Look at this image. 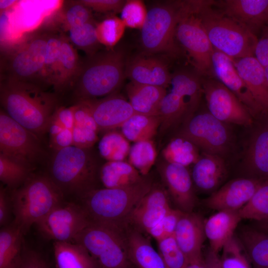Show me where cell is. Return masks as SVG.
<instances>
[{"label":"cell","mask_w":268,"mask_h":268,"mask_svg":"<svg viewBox=\"0 0 268 268\" xmlns=\"http://www.w3.org/2000/svg\"><path fill=\"white\" fill-rule=\"evenodd\" d=\"M0 100L9 117L40 137L58 108L56 94L35 84L7 79L1 81Z\"/></svg>","instance_id":"1"},{"label":"cell","mask_w":268,"mask_h":268,"mask_svg":"<svg viewBox=\"0 0 268 268\" xmlns=\"http://www.w3.org/2000/svg\"><path fill=\"white\" fill-rule=\"evenodd\" d=\"M153 183L147 175L132 186L120 188L95 189L78 199L91 224L119 233L128 226L130 216Z\"/></svg>","instance_id":"2"},{"label":"cell","mask_w":268,"mask_h":268,"mask_svg":"<svg viewBox=\"0 0 268 268\" xmlns=\"http://www.w3.org/2000/svg\"><path fill=\"white\" fill-rule=\"evenodd\" d=\"M126 67L125 55L120 49L89 56L81 62L72 85L77 102L112 94L126 77Z\"/></svg>","instance_id":"3"},{"label":"cell","mask_w":268,"mask_h":268,"mask_svg":"<svg viewBox=\"0 0 268 268\" xmlns=\"http://www.w3.org/2000/svg\"><path fill=\"white\" fill-rule=\"evenodd\" d=\"M88 149L72 145L56 150L47 175L65 197L78 199L96 189L99 171Z\"/></svg>","instance_id":"4"},{"label":"cell","mask_w":268,"mask_h":268,"mask_svg":"<svg viewBox=\"0 0 268 268\" xmlns=\"http://www.w3.org/2000/svg\"><path fill=\"white\" fill-rule=\"evenodd\" d=\"M14 218L24 235L30 227L62 203L65 196L48 175L32 174L19 187L10 190Z\"/></svg>","instance_id":"5"},{"label":"cell","mask_w":268,"mask_h":268,"mask_svg":"<svg viewBox=\"0 0 268 268\" xmlns=\"http://www.w3.org/2000/svg\"><path fill=\"white\" fill-rule=\"evenodd\" d=\"M213 2L203 0L198 12L213 48L232 60L254 56L257 36L223 13Z\"/></svg>","instance_id":"6"},{"label":"cell","mask_w":268,"mask_h":268,"mask_svg":"<svg viewBox=\"0 0 268 268\" xmlns=\"http://www.w3.org/2000/svg\"><path fill=\"white\" fill-rule=\"evenodd\" d=\"M196 0L166 1L147 10L140 36L142 47L146 52L164 53L173 56L180 53L176 29L182 16L194 5Z\"/></svg>","instance_id":"7"},{"label":"cell","mask_w":268,"mask_h":268,"mask_svg":"<svg viewBox=\"0 0 268 268\" xmlns=\"http://www.w3.org/2000/svg\"><path fill=\"white\" fill-rule=\"evenodd\" d=\"M201 79L194 69L182 68L171 74V89L164 96L159 109L161 131L180 122L184 123L195 114L202 94Z\"/></svg>","instance_id":"8"},{"label":"cell","mask_w":268,"mask_h":268,"mask_svg":"<svg viewBox=\"0 0 268 268\" xmlns=\"http://www.w3.org/2000/svg\"><path fill=\"white\" fill-rule=\"evenodd\" d=\"M203 0L194 5L179 20L175 32L178 43L187 52L194 69L201 76L213 77L212 56L214 50L199 15Z\"/></svg>","instance_id":"9"},{"label":"cell","mask_w":268,"mask_h":268,"mask_svg":"<svg viewBox=\"0 0 268 268\" xmlns=\"http://www.w3.org/2000/svg\"><path fill=\"white\" fill-rule=\"evenodd\" d=\"M95 260L98 268H134L122 234L107 227L90 224L76 237Z\"/></svg>","instance_id":"10"},{"label":"cell","mask_w":268,"mask_h":268,"mask_svg":"<svg viewBox=\"0 0 268 268\" xmlns=\"http://www.w3.org/2000/svg\"><path fill=\"white\" fill-rule=\"evenodd\" d=\"M0 153L33 171L46 157L40 137L0 112Z\"/></svg>","instance_id":"11"},{"label":"cell","mask_w":268,"mask_h":268,"mask_svg":"<svg viewBox=\"0 0 268 268\" xmlns=\"http://www.w3.org/2000/svg\"><path fill=\"white\" fill-rule=\"evenodd\" d=\"M49 34L46 32L32 34L15 47L5 58L3 79L40 86Z\"/></svg>","instance_id":"12"},{"label":"cell","mask_w":268,"mask_h":268,"mask_svg":"<svg viewBox=\"0 0 268 268\" xmlns=\"http://www.w3.org/2000/svg\"><path fill=\"white\" fill-rule=\"evenodd\" d=\"M90 224L87 214L78 202L65 201L35 225L47 239L74 242L77 235Z\"/></svg>","instance_id":"13"},{"label":"cell","mask_w":268,"mask_h":268,"mask_svg":"<svg viewBox=\"0 0 268 268\" xmlns=\"http://www.w3.org/2000/svg\"><path fill=\"white\" fill-rule=\"evenodd\" d=\"M227 124L209 112L194 114L179 134L194 143L202 152L221 156L227 149L230 133Z\"/></svg>","instance_id":"14"},{"label":"cell","mask_w":268,"mask_h":268,"mask_svg":"<svg viewBox=\"0 0 268 268\" xmlns=\"http://www.w3.org/2000/svg\"><path fill=\"white\" fill-rule=\"evenodd\" d=\"M202 94L208 112L226 123L249 126L253 117L236 96L213 77L201 76Z\"/></svg>","instance_id":"15"},{"label":"cell","mask_w":268,"mask_h":268,"mask_svg":"<svg viewBox=\"0 0 268 268\" xmlns=\"http://www.w3.org/2000/svg\"><path fill=\"white\" fill-rule=\"evenodd\" d=\"M158 170L167 193L177 209L184 212H193L196 197L187 167L165 161L160 165Z\"/></svg>","instance_id":"16"},{"label":"cell","mask_w":268,"mask_h":268,"mask_svg":"<svg viewBox=\"0 0 268 268\" xmlns=\"http://www.w3.org/2000/svg\"><path fill=\"white\" fill-rule=\"evenodd\" d=\"M212 70L213 77L231 91L253 117L265 113L238 73L233 60L214 49L212 56Z\"/></svg>","instance_id":"17"},{"label":"cell","mask_w":268,"mask_h":268,"mask_svg":"<svg viewBox=\"0 0 268 268\" xmlns=\"http://www.w3.org/2000/svg\"><path fill=\"white\" fill-rule=\"evenodd\" d=\"M171 208L167 191L159 185L153 184L132 211L128 226L147 233L163 218Z\"/></svg>","instance_id":"18"},{"label":"cell","mask_w":268,"mask_h":268,"mask_svg":"<svg viewBox=\"0 0 268 268\" xmlns=\"http://www.w3.org/2000/svg\"><path fill=\"white\" fill-rule=\"evenodd\" d=\"M213 4L256 36L268 24V0H220Z\"/></svg>","instance_id":"19"},{"label":"cell","mask_w":268,"mask_h":268,"mask_svg":"<svg viewBox=\"0 0 268 268\" xmlns=\"http://www.w3.org/2000/svg\"><path fill=\"white\" fill-rule=\"evenodd\" d=\"M263 181L254 178L233 179L213 192L204 203L208 208L217 211L239 210L248 202Z\"/></svg>","instance_id":"20"},{"label":"cell","mask_w":268,"mask_h":268,"mask_svg":"<svg viewBox=\"0 0 268 268\" xmlns=\"http://www.w3.org/2000/svg\"><path fill=\"white\" fill-rule=\"evenodd\" d=\"M83 101L88 106L99 131L121 128L136 114L129 101L118 95L111 94L102 99Z\"/></svg>","instance_id":"21"},{"label":"cell","mask_w":268,"mask_h":268,"mask_svg":"<svg viewBox=\"0 0 268 268\" xmlns=\"http://www.w3.org/2000/svg\"><path fill=\"white\" fill-rule=\"evenodd\" d=\"M126 76L131 81L164 88L170 84L171 73L167 65L151 55H138L126 64Z\"/></svg>","instance_id":"22"},{"label":"cell","mask_w":268,"mask_h":268,"mask_svg":"<svg viewBox=\"0 0 268 268\" xmlns=\"http://www.w3.org/2000/svg\"><path fill=\"white\" fill-rule=\"evenodd\" d=\"M204 220L193 212H183L177 223L174 236L188 261L202 256L205 237Z\"/></svg>","instance_id":"23"},{"label":"cell","mask_w":268,"mask_h":268,"mask_svg":"<svg viewBox=\"0 0 268 268\" xmlns=\"http://www.w3.org/2000/svg\"><path fill=\"white\" fill-rule=\"evenodd\" d=\"M129 258L137 268H166L149 239L142 232L128 226L123 233Z\"/></svg>","instance_id":"24"},{"label":"cell","mask_w":268,"mask_h":268,"mask_svg":"<svg viewBox=\"0 0 268 268\" xmlns=\"http://www.w3.org/2000/svg\"><path fill=\"white\" fill-rule=\"evenodd\" d=\"M236 68L256 103L268 112V85L264 67L254 56L233 60Z\"/></svg>","instance_id":"25"},{"label":"cell","mask_w":268,"mask_h":268,"mask_svg":"<svg viewBox=\"0 0 268 268\" xmlns=\"http://www.w3.org/2000/svg\"><path fill=\"white\" fill-rule=\"evenodd\" d=\"M241 220L239 210H220L204 220V232L210 249L218 254L234 235V231Z\"/></svg>","instance_id":"26"},{"label":"cell","mask_w":268,"mask_h":268,"mask_svg":"<svg viewBox=\"0 0 268 268\" xmlns=\"http://www.w3.org/2000/svg\"><path fill=\"white\" fill-rule=\"evenodd\" d=\"M226 174L225 164L221 156L202 152L194 164L191 176L199 189L209 192L215 191Z\"/></svg>","instance_id":"27"},{"label":"cell","mask_w":268,"mask_h":268,"mask_svg":"<svg viewBox=\"0 0 268 268\" xmlns=\"http://www.w3.org/2000/svg\"><path fill=\"white\" fill-rule=\"evenodd\" d=\"M126 89L129 102L136 114L158 115L161 101L167 93L166 88L131 81Z\"/></svg>","instance_id":"28"},{"label":"cell","mask_w":268,"mask_h":268,"mask_svg":"<svg viewBox=\"0 0 268 268\" xmlns=\"http://www.w3.org/2000/svg\"><path fill=\"white\" fill-rule=\"evenodd\" d=\"M24 234L13 221L0 231V268H19L22 261Z\"/></svg>","instance_id":"29"},{"label":"cell","mask_w":268,"mask_h":268,"mask_svg":"<svg viewBox=\"0 0 268 268\" xmlns=\"http://www.w3.org/2000/svg\"><path fill=\"white\" fill-rule=\"evenodd\" d=\"M53 251L57 268H98L95 260L80 244L54 241Z\"/></svg>","instance_id":"30"},{"label":"cell","mask_w":268,"mask_h":268,"mask_svg":"<svg viewBox=\"0 0 268 268\" xmlns=\"http://www.w3.org/2000/svg\"><path fill=\"white\" fill-rule=\"evenodd\" d=\"M72 108L74 117L72 130L73 145L89 148L97 140L98 127L85 102H78L72 106Z\"/></svg>","instance_id":"31"},{"label":"cell","mask_w":268,"mask_h":268,"mask_svg":"<svg viewBox=\"0 0 268 268\" xmlns=\"http://www.w3.org/2000/svg\"><path fill=\"white\" fill-rule=\"evenodd\" d=\"M142 176L132 164L124 161L105 163L99 170V178L106 188L132 186L141 181Z\"/></svg>","instance_id":"32"},{"label":"cell","mask_w":268,"mask_h":268,"mask_svg":"<svg viewBox=\"0 0 268 268\" xmlns=\"http://www.w3.org/2000/svg\"><path fill=\"white\" fill-rule=\"evenodd\" d=\"M238 238L254 268H268V233L247 227Z\"/></svg>","instance_id":"33"},{"label":"cell","mask_w":268,"mask_h":268,"mask_svg":"<svg viewBox=\"0 0 268 268\" xmlns=\"http://www.w3.org/2000/svg\"><path fill=\"white\" fill-rule=\"evenodd\" d=\"M247 160L251 171L258 179H268V125L260 129L252 137Z\"/></svg>","instance_id":"34"},{"label":"cell","mask_w":268,"mask_h":268,"mask_svg":"<svg viewBox=\"0 0 268 268\" xmlns=\"http://www.w3.org/2000/svg\"><path fill=\"white\" fill-rule=\"evenodd\" d=\"M81 63L76 50L68 37L62 34L59 61V79L56 91L62 92L70 86H72Z\"/></svg>","instance_id":"35"},{"label":"cell","mask_w":268,"mask_h":268,"mask_svg":"<svg viewBox=\"0 0 268 268\" xmlns=\"http://www.w3.org/2000/svg\"><path fill=\"white\" fill-rule=\"evenodd\" d=\"M161 122L159 115L135 114L121 127V132L129 141L136 142L149 140L156 134Z\"/></svg>","instance_id":"36"},{"label":"cell","mask_w":268,"mask_h":268,"mask_svg":"<svg viewBox=\"0 0 268 268\" xmlns=\"http://www.w3.org/2000/svg\"><path fill=\"white\" fill-rule=\"evenodd\" d=\"M62 34L49 32L47 40L40 86H53L55 90L59 79V61Z\"/></svg>","instance_id":"37"},{"label":"cell","mask_w":268,"mask_h":268,"mask_svg":"<svg viewBox=\"0 0 268 268\" xmlns=\"http://www.w3.org/2000/svg\"><path fill=\"white\" fill-rule=\"evenodd\" d=\"M162 155L166 161L185 167L194 164L201 156L199 149L194 143L180 136L168 143Z\"/></svg>","instance_id":"38"},{"label":"cell","mask_w":268,"mask_h":268,"mask_svg":"<svg viewBox=\"0 0 268 268\" xmlns=\"http://www.w3.org/2000/svg\"><path fill=\"white\" fill-rule=\"evenodd\" d=\"M129 141L122 133L109 131L99 142L100 154L108 161H124L129 155L131 148Z\"/></svg>","instance_id":"39"},{"label":"cell","mask_w":268,"mask_h":268,"mask_svg":"<svg viewBox=\"0 0 268 268\" xmlns=\"http://www.w3.org/2000/svg\"><path fill=\"white\" fill-rule=\"evenodd\" d=\"M31 170L0 153V180L9 190L23 184L32 174Z\"/></svg>","instance_id":"40"},{"label":"cell","mask_w":268,"mask_h":268,"mask_svg":"<svg viewBox=\"0 0 268 268\" xmlns=\"http://www.w3.org/2000/svg\"><path fill=\"white\" fill-rule=\"evenodd\" d=\"M239 213L242 219L262 221L268 217V179L262 181Z\"/></svg>","instance_id":"41"},{"label":"cell","mask_w":268,"mask_h":268,"mask_svg":"<svg viewBox=\"0 0 268 268\" xmlns=\"http://www.w3.org/2000/svg\"><path fill=\"white\" fill-rule=\"evenodd\" d=\"M96 24L94 20L68 30V38L71 44L84 51L88 56L98 51L99 42L96 34Z\"/></svg>","instance_id":"42"},{"label":"cell","mask_w":268,"mask_h":268,"mask_svg":"<svg viewBox=\"0 0 268 268\" xmlns=\"http://www.w3.org/2000/svg\"><path fill=\"white\" fill-rule=\"evenodd\" d=\"M156 158V149L151 140L136 142L131 146L129 163L142 176L148 174Z\"/></svg>","instance_id":"43"},{"label":"cell","mask_w":268,"mask_h":268,"mask_svg":"<svg viewBox=\"0 0 268 268\" xmlns=\"http://www.w3.org/2000/svg\"><path fill=\"white\" fill-rule=\"evenodd\" d=\"M125 25L120 18L108 17L96 24V34L100 44L112 49L122 38Z\"/></svg>","instance_id":"44"},{"label":"cell","mask_w":268,"mask_h":268,"mask_svg":"<svg viewBox=\"0 0 268 268\" xmlns=\"http://www.w3.org/2000/svg\"><path fill=\"white\" fill-rule=\"evenodd\" d=\"M222 250L220 259L222 268H251L246 251L239 238L235 235Z\"/></svg>","instance_id":"45"},{"label":"cell","mask_w":268,"mask_h":268,"mask_svg":"<svg viewBox=\"0 0 268 268\" xmlns=\"http://www.w3.org/2000/svg\"><path fill=\"white\" fill-rule=\"evenodd\" d=\"M157 241L158 252L166 268H185L188 260L178 245L174 235L165 237Z\"/></svg>","instance_id":"46"},{"label":"cell","mask_w":268,"mask_h":268,"mask_svg":"<svg viewBox=\"0 0 268 268\" xmlns=\"http://www.w3.org/2000/svg\"><path fill=\"white\" fill-rule=\"evenodd\" d=\"M121 19L126 27L141 29L147 13L146 7L141 0H129L121 11Z\"/></svg>","instance_id":"47"},{"label":"cell","mask_w":268,"mask_h":268,"mask_svg":"<svg viewBox=\"0 0 268 268\" xmlns=\"http://www.w3.org/2000/svg\"><path fill=\"white\" fill-rule=\"evenodd\" d=\"M70 3L63 15L64 26L67 30L94 20L92 10L78 0L70 1Z\"/></svg>","instance_id":"48"},{"label":"cell","mask_w":268,"mask_h":268,"mask_svg":"<svg viewBox=\"0 0 268 268\" xmlns=\"http://www.w3.org/2000/svg\"><path fill=\"white\" fill-rule=\"evenodd\" d=\"M183 211L172 207L163 218L147 233L157 241L165 237L174 235L175 229Z\"/></svg>","instance_id":"49"},{"label":"cell","mask_w":268,"mask_h":268,"mask_svg":"<svg viewBox=\"0 0 268 268\" xmlns=\"http://www.w3.org/2000/svg\"><path fill=\"white\" fill-rule=\"evenodd\" d=\"M91 10L106 13L121 11L126 1L123 0H78Z\"/></svg>","instance_id":"50"},{"label":"cell","mask_w":268,"mask_h":268,"mask_svg":"<svg viewBox=\"0 0 268 268\" xmlns=\"http://www.w3.org/2000/svg\"><path fill=\"white\" fill-rule=\"evenodd\" d=\"M13 214L12 205L10 196L9 190L2 186L0 189V225L5 226L12 221L11 218Z\"/></svg>","instance_id":"51"},{"label":"cell","mask_w":268,"mask_h":268,"mask_svg":"<svg viewBox=\"0 0 268 268\" xmlns=\"http://www.w3.org/2000/svg\"><path fill=\"white\" fill-rule=\"evenodd\" d=\"M19 268H50L42 255L23 245L21 264Z\"/></svg>","instance_id":"52"},{"label":"cell","mask_w":268,"mask_h":268,"mask_svg":"<svg viewBox=\"0 0 268 268\" xmlns=\"http://www.w3.org/2000/svg\"><path fill=\"white\" fill-rule=\"evenodd\" d=\"M254 57L264 67L268 66V24L262 29L258 38Z\"/></svg>","instance_id":"53"},{"label":"cell","mask_w":268,"mask_h":268,"mask_svg":"<svg viewBox=\"0 0 268 268\" xmlns=\"http://www.w3.org/2000/svg\"><path fill=\"white\" fill-rule=\"evenodd\" d=\"M52 119L62 125L65 129H72L74 122L72 106L58 108Z\"/></svg>","instance_id":"54"},{"label":"cell","mask_w":268,"mask_h":268,"mask_svg":"<svg viewBox=\"0 0 268 268\" xmlns=\"http://www.w3.org/2000/svg\"><path fill=\"white\" fill-rule=\"evenodd\" d=\"M72 130L65 129L57 135L51 137V145L56 150L73 145Z\"/></svg>","instance_id":"55"},{"label":"cell","mask_w":268,"mask_h":268,"mask_svg":"<svg viewBox=\"0 0 268 268\" xmlns=\"http://www.w3.org/2000/svg\"><path fill=\"white\" fill-rule=\"evenodd\" d=\"M204 258L206 268H222L218 254L213 252L210 249Z\"/></svg>","instance_id":"56"},{"label":"cell","mask_w":268,"mask_h":268,"mask_svg":"<svg viewBox=\"0 0 268 268\" xmlns=\"http://www.w3.org/2000/svg\"><path fill=\"white\" fill-rule=\"evenodd\" d=\"M185 268H206L204 258L202 255L188 261Z\"/></svg>","instance_id":"57"},{"label":"cell","mask_w":268,"mask_h":268,"mask_svg":"<svg viewBox=\"0 0 268 268\" xmlns=\"http://www.w3.org/2000/svg\"><path fill=\"white\" fill-rule=\"evenodd\" d=\"M65 129V128L62 125L52 119L48 132L49 133L50 136L52 137L60 133Z\"/></svg>","instance_id":"58"},{"label":"cell","mask_w":268,"mask_h":268,"mask_svg":"<svg viewBox=\"0 0 268 268\" xmlns=\"http://www.w3.org/2000/svg\"><path fill=\"white\" fill-rule=\"evenodd\" d=\"M19 1L15 0H0V12H6V10L15 6Z\"/></svg>","instance_id":"59"},{"label":"cell","mask_w":268,"mask_h":268,"mask_svg":"<svg viewBox=\"0 0 268 268\" xmlns=\"http://www.w3.org/2000/svg\"><path fill=\"white\" fill-rule=\"evenodd\" d=\"M260 222H261V225L262 229V230H260L268 233V217L266 219Z\"/></svg>","instance_id":"60"},{"label":"cell","mask_w":268,"mask_h":268,"mask_svg":"<svg viewBox=\"0 0 268 268\" xmlns=\"http://www.w3.org/2000/svg\"><path fill=\"white\" fill-rule=\"evenodd\" d=\"M265 75L266 79L268 85V66L264 67Z\"/></svg>","instance_id":"61"}]
</instances>
